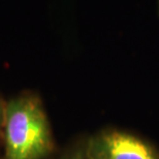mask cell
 Here are the masks:
<instances>
[{"mask_svg": "<svg viewBox=\"0 0 159 159\" xmlns=\"http://www.w3.org/2000/svg\"><path fill=\"white\" fill-rule=\"evenodd\" d=\"M89 159H159V151L143 138L117 128H106L87 138Z\"/></svg>", "mask_w": 159, "mask_h": 159, "instance_id": "7a4b0ae2", "label": "cell"}, {"mask_svg": "<svg viewBox=\"0 0 159 159\" xmlns=\"http://www.w3.org/2000/svg\"><path fill=\"white\" fill-rule=\"evenodd\" d=\"M4 108H5V101L0 97V140H1V131H2L3 116H4Z\"/></svg>", "mask_w": 159, "mask_h": 159, "instance_id": "277c9868", "label": "cell"}, {"mask_svg": "<svg viewBox=\"0 0 159 159\" xmlns=\"http://www.w3.org/2000/svg\"><path fill=\"white\" fill-rule=\"evenodd\" d=\"M1 141L2 159H46L53 153L52 127L38 94L25 91L5 101Z\"/></svg>", "mask_w": 159, "mask_h": 159, "instance_id": "6da1fadb", "label": "cell"}, {"mask_svg": "<svg viewBox=\"0 0 159 159\" xmlns=\"http://www.w3.org/2000/svg\"><path fill=\"white\" fill-rule=\"evenodd\" d=\"M60 159H89L86 154L85 143H77L63 154Z\"/></svg>", "mask_w": 159, "mask_h": 159, "instance_id": "3957f363", "label": "cell"}, {"mask_svg": "<svg viewBox=\"0 0 159 159\" xmlns=\"http://www.w3.org/2000/svg\"><path fill=\"white\" fill-rule=\"evenodd\" d=\"M158 12H159V0H158Z\"/></svg>", "mask_w": 159, "mask_h": 159, "instance_id": "5b68a950", "label": "cell"}]
</instances>
